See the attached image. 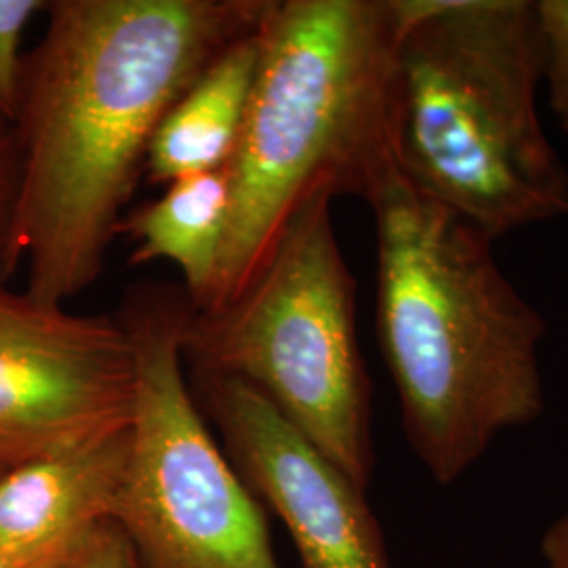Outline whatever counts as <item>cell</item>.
I'll return each mask as SVG.
<instances>
[{"instance_id": "8992f818", "label": "cell", "mask_w": 568, "mask_h": 568, "mask_svg": "<svg viewBox=\"0 0 568 568\" xmlns=\"http://www.w3.org/2000/svg\"><path fill=\"white\" fill-rule=\"evenodd\" d=\"M183 314L164 297H140L121 316L135 349V403L112 520L142 568H281L264 509L192 394Z\"/></svg>"}, {"instance_id": "ac0fdd59", "label": "cell", "mask_w": 568, "mask_h": 568, "mask_svg": "<svg viewBox=\"0 0 568 568\" xmlns=\"http://www.w3.org/2000/svg\"><path fill=\"white\" fill-rule=\"evenodd\" d=\"M0 568H55V567H51V565H44V562H30V560H21V558H16V556H11V554H7V551H2V549H0Z\"/></svg>"}, {"instance_id": "7a4b0ae2", "label": "cell", "mask_w": 568, "mask_h": 568, "mask_svg": "<svg viewBox=\"0 0 568 568\" xmlns=\"http://www.w3.org/2000/svg\"><path fill=\"white\" fill-rule=\"evenodd\" d=\"M366 204L377 234V337L415 455L453 485L506 429L544 413L541 314L493 239L396 169Z\"/></svg>"}, {"instance_id": "30bf717a", "label": "cell", "mask_w": 568, "mask_h": 568, "mask_svg": "<svg viewBox=\"0 0 568 568\" xmlns=\"http://www.w3.org/2000/svg\"><path fill=\"white\" fill-rule=\"evenodd\" d=\"M260 28L232 42L166 112L145 159L150 182L169 185L232 161L260 65Z\"/></svg>"}, {"instance_id": "7c38bea8", "label": "cell", "mask_w": 568, "mask_h": 568, "mask_svg": "<svg viewBox=\"0 0 568 568\" xmlns=\"http://www.w3.org/2000/svg\"><path fill=\"white\" fill-rule=\"evenodd\" d=\"M47 9L41 0H0V114L16 124L21 105V37L30 20Z\"/></svg>"}, {"instance_id": "9c48e42d", "label": "cell", "mask_w": 568, "mask_h": 568, "mask_svg": "<svg viewBox=\"0 0 568 568\" xmlns=\"http://www.w3.org/2000/svg\"><path fill=\"white\" fill-rule=\"evenodd\" d=\"M129 426L2 471L0 549L61 568L87 530L112 520L129 462Z\"/></svg>"}, {"instance_id": "52a82bcc", "label": "cell", "mask_w": 568, "mask_h": 568, "mask_svg": "<svg viewBox=\"0 0 568 568\" xmlns=\"http://www.w3.org/2000/svg\"><path fill=\"white\" fill-rule=\"evenodd\" d=\"M135 349L121 318L79 316L0 283V443L41 455L131 424Z\"/></svg>"}, {"instance_id": "3957f363", "label": "cell", "mask_w": 568, "mask_h": 568, "mask_svg": "<svg viewBox=\"0 0 568 568\" xmlns=\"http://www.w3.org/2000/svg\"><path fill=\"white\" fill-rule=\"evenodd\" d=\"M234 156L217 276L203 310L236 302L312 196H368L398 169L394 0H272ZM196 312V310H194Z\"/></svg>"}, {"instance_id": "277c9868", "label": "cell", "mask_w": 568, "mask_h": 568, "mask_svg": "<svg viewBox=\"0 0 568 568\" xmlns=\"http://www.w3.org/2000/svg\"><path fill=\"white\" fill-rule=\"evenodd\" d=\"M392 142L400 175L493 241L568 215V171L537 108L532 0H394Z\"/></svg>"}, {"instance_id": "5bb4252c", "label": "cell", "mask_w": 568, "mask_h": 568, "mask_svg": "<svg viewBox=\"0 0 568 568\" xmlns=\"http://www.w3.org/2000/svg\"><path fill=\"white\" fill-rule=\"evenodd\" d=\"M21 150L18 126L0 114V283L16 270L13 225L20 201Z\"/></svg>"}, {"instance_id": "9a60e30c", "label": "cell", "mask_w": 568, "mask_h": 568, "mask_svg": "<svg viewBox=\"0 0 568 568\" xmlns=\"http://www.w3.org/2000/svg\"><path fill=\"white\" fill-rule=\"evenodd\" d=\"M61 568H142L135 549L114 520L87 530Z\"/></svg>"}, {"instance_id": "4fadbf2b", "label": "cell", "mask_w": 568, "mask_h": 568, "mask_svg": "<svg viewBox=\"0 0 568 568\" xmlns=\"http://www.w3.org/2000/svg\"><path fill=\"white\" fill-rule=\"evenodd\" d=\"M537 16L546 49L549 105L568 131V0H537Z\"/></svg>"}, {"instance_id": "8fae6325", "label": "cell", "mask_w": 568, "mask_h": 568, "mask_svg": "<svg viewBox=\"0 0 568 568\" xmlns=\"http://www.w3.org/2000/svg\"><path fill=\"white\" fill-rule=\"evenodd\" d=\"M230 213V182L222 171L192 175L169 183L159 201L122 220L135 248L131 264L156 260L180 267L192 310H203L217 276Z\"/></svg>"}, {"instance_id": "e0dca14e", "label": "cell", "mask_w": 568, "mask_h": 568, "mask_svg": "<svg viewBox=\"0 0 568 568\" xmlns=\"http://www.w3.org/2000/svg\"><path fill=\"white\" fill-rule=\"evenodd\" d=\"M34 457L32 453H26L21 448L9 447V445H2L0 443V474L7 471L9 467L18 466L21 462Z\"/></svg>"}, {"instance_id": "6da1fadb", "label": "cell", "mask_w": 568, "mask_h": 568, "mask_svg": "<svg viewBox=\"0 0 568 568\" xmlns=\"http://www.w3.org/2000/svg\"><path fill=\"white\" fill-rule=\"evenodd\" d=\"M272 0H58L23 58L16 264L28 295L79 297L102 274L166 112Z\"/></svg>"}, {"instance_id": "ba28073f", "label": "cell", "mask_w": 568, "mask_h": 568, "mask_svg": "<svg viewBox=\"0 0 568 568\" xmlns=\"http://www.w3.org/2000/svg\"><path fill=\"white\" fill-rule=\"evenodd\" d=\"M190 387L244 485L288 530L302 568H392L366 493L255 387L192 368Z\"/></svg>"}, {"instance_id": "5b68a950", "label": "cell", "mask_w": 568, "mask_h": 568, "mask_svg": "<svg viewBox=\"0 0 568 568\" xmlns=\"http://www.w3.org/2000/svg\"><path fill=\"white\" fill-rule=\"evenodd\" d=\"M333 196L297 211L243 295L185 310L183 363L255 387L361 490L373 478L371 382L356 335V283L335 234Z\"/></svg>"}, {"instance_id": "2e32d148", "label": "cell", "mask_w": 568, "mask_h": 568, "mask_svg": "<svg viewBox=\"0 0 568 568\" xmlns=\"http://www.w3.org/2000/svg\"><path fill=\"white\" fill-rule=\"evenodd\" d=\"M541 551L548 568H568V511L548 528Z\"/></svg>"}]
</instances>
